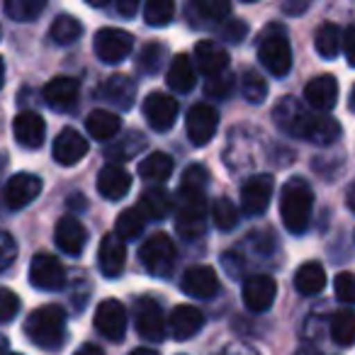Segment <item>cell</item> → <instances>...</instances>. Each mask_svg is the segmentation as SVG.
<instances>
[{
    "mask_svg": "<svg viewBox=\"0 0 355 355\" xmlns=\"http://www.w3.org/2000/svg\"><path fill=\"white\" fill-rule=\"evenodd\" d=\"M336 297L345 304H355V272H340L336 275Z\"/></svg>",
    "mask_w": 355,
    "mask_h": 355,
    "instance_id": "f6af8a7d",
    "label": "cell"
},
{
    "mask_svg": "<svg viewBox=\"0 0 355 355\" xmlns=\"http://www.w3.org/2000/svg\"><path fill=\"white\" fill-rule=\"evenodd\" d=\"M98 263L105 277H119L127 263V246L117 234H107L103 236L98 248Z\"/></svg>",
    "mask_w": 355,
    "mask_h": 355,
    "instance_id": "d6986e66",
    "label": "cell"
},
{
    "mask_svg": "<svg viewBox=\"0 0 355 355\" xmlns=\"http://www.w3.org/2000/svg\"><path fill=\"white\" fill-rule=\"evenodd\" d=\"M95 54L103 64H119L134 49V40L129 32L117 30V27H105L95 35Z\"/></svg>",
    "mask_w": 355,
    "mask_h": 355,
    "instance_id": "8992f818",
    "label": "cell"
},
{
    "mask_svg": "<svg viewBox=\"0 0 355 355\" xmlns=\"http://www.w3.org/2000/svg\"><path fill=\"white\" fill-rule=\"evenodd\" d=\"M88 153V141L80 132L66 127L54 141V161L61 166H76Z\"/></svg>",
    "mask_w": 355,
    "mask_h": 355,
    "instance_id": "603a6c76",
    "label": "cell"
},
{
    "mask_svg": "<svg viewBox=\"0 0 355 355\" xmlns=\"http://www.w3.org/2000/svg\"><path fill=\"white\" fill-rule=\"evenodd\" d=\"M243 3H253V0H243Z\"/></svg>",
    "mask_w": 355,
    "mask_h": 355,
    "instance_id": "94428289",
    "label": "cell"
},
{
    "mask_svg": "<svg viewBox=\"0 0 355 355\" xmlns=\"http://www.w3.org/2000/svg\"><path fill=\"white\" fill-rule=\"evenodd\" d=\"M80 32H83V27H80V22L76 20V17H71V15H59L54 22H51L49 37L56 42V44L66 46V44H73V42L80 37Z\"/></svg>",
    "mask_w": 355,
    "mask_h": 355,
    "instance_id": "8d00e7d4",
    "label": "cell"
},
{
    "mask_svg": "<svg viewBox=\"0 0 355 355\" xmlns=\"http://www.w3.org/2000/svg\"><path fill=\"white\" fill-rule=\"evenodd\" d=\"M234 90V78L229 73L222 76H214V78H207V85H205V93L209 98H219V100H227Z\"/></svg>",
    "mask_w": 355,
    "mask_h": 355,
    "instance_id": "ee69618b",
    "label": "cell"
},
{
    "mask_svg": "<svg viewBox=\"0 0 355 355\" xmlns=\"http://www.w3.org/2000/svg\"><path fill=\"white\" fill-rule=\"evenodd\" d=\"M42 193V180L32 173H17L6 183L3 190V200H6L8 209H22L37 200Z\"/></svg>",
    "mask_w": 355,
    "mask_h": 355,
    "instance_id": "4fadbf2b",
    "label": "cell"
},
{
    "mask_svg": "<svg viewBox=\"0 0 355 355\" xmlns=\"http://www.w3.org/2000/svg\"><path fill=\"white\" fill-rule=\"evenodd\" d=\"M8 348H10L8 338H6V336H0V355H8Z\"/></svg>",
    "mask_w": 355,
    "mask_h": 355,
    "instance_id": "11a10c76",
    "label": "cell"
},
{
    "mask_svg": "<svg viewBox=\"0 0 355 355\" xmlns=\"http://www.w3.org/2000/svg\"><path fill=\"white\" fill-rule=\"evenodd\" d=\"M241 297H243V304L251 311H256V314L268 311L277 297V282L270 275H251L243 282Z\"/></svg>",
    "mask_w": 355,
    "mask_h": 355,
    "instance_id": "9a60e30c",
    "label": "cell"
},
{
    "mask_svg": "<svg viewBox=\"0 0 355 355\" xmlns=\"http://www.w3.org/2000/svg\"><path fill=\"white\" fill-rule=\"evenodd\" d=\"M295 287L300 295L304 297H314L319 295L326 287V270L321 263L309 261L304 266H300V270L295 272Z\"/></svg>",
    "mask_w": 355,
    "mask_h": 355,
    "instance_id": "f1b7e54d",
    "label": "cell"
},
{
    "mask_svg": "<svg viewBox=\"0 0 355 355\" xmlns=\"http://www.w3.org/2000/svg\"><path fill=\"white\" fill-rule=\"evenodd\" d=\"M306 6H309V0H282V8H285V12H290V15L304 12Z\"/></svg>",
    "mask_w": 355,
    "mask_h": 355,
    "instance_id": "f907efd6",
    "label": "cell"
},
{
    "mask_svg": "<svg viewBox=\"0 0 355 355\" xmlns=\"http://www.w3.org/2000/svg\"><path fill=\"white\" fill-rule=\"evenodd\" d=\"M132 190V175L119 163H107L98 175V193L110 202H117Z\"/></svg>",
    "mask_w": 355,
    "mask_h": 355,
    "instance_id": "ffe728a7",
    "label": "cell"
},
{
    "mask_svg": "<svg viewBox=\"0 0 355 355\" xmlns=\"http://www.w3.org/2000/svg\"><path fill=\"white\" fill-rule=\"evenodd\" d=\"M139 258L151 275L166 277L173 270V263H175V243L171 241L168 234H153L151 239L144 241Z\"/></svg>",
    "mask_w": 355,
    "mask_h": 355,
    "instance_id": "5b68a950",
    "label": "cell"
},
{
    "mask_svg": "<svg viewBox=\"0 0 355 355\" xmlns=\"http://www.w3.org/2000/svg\"><path fill=\"white\" fill-rule=\"evenodd\" d=\"M144 139L139 137L137 132L127 134L124 139H119V141L110 144L107 146V158H112V161H127V158H132L134 153H139V148L144 146Z\"/></svg>",
    "mask_w": 355,
    "mask_h": 355,
    "instance_id": "60d3db41",
    "label": "cell"
},
{
    "mask_svg": "<svg viewBox=\"0 0 355 355\" xmlns=\"http://www.w3.org/2000/svg\"><path fill=\"white\" fill-rule=\"evenodd\" d=\"M54 241L59 246V251L69 253V256H80L85 243H88V232H85V227L78 219L69 214V217H61V222L56 224Z\"/></svg>",
    "mask_w": 355,
    "mask_h": 355,
    "instance_id": "44dd1931",
    "label": "cell"
},
{
    "mask_svg": "<svg viewBox=\"0 0 355 355\" xmlns=\"http://www.w3.org/2000/svg\"><path fill=\"white\" fill-rule=\"evenodd\" d=\"M30 282L37 290L56 292L66 285V268L51 253H37L30 263Z\"/></svg>",
    "mask_w": 355,
    "mask_h": 355,
    "instance_id": "52a82bcc",
    "label": "cell"
},
{
    "mask_svg": "<svg viewBox=\"0 0 355 355\" xmlns=\"http://www.w3.org/2000/svg\"><path fill=\"white\" fill-rule=\"evenodd\" d=\"M95 329L107 340H122L127 334V309L119 300H105L95 309Z\"/></svg>",
    "mask_w": 355,
    "mask_h": 355,
    "instance_id": "9c48e42d",
    "label": "cell"
},
{
    "mask_svg": "<svg viewBox=\"0 0 355 355\" xmlns=\"http://www.w3.org/2000/svg\"><path fill=\"white\" fill-rule=\"evenodd\" d=\"M304 100L316 112H329V110H334L336 103H338V80L329 73L316 76V78H311L309 83H306Z\"/></svg>",
    "mask_w": 355,
    "mask_h": 355,
    "instance_id": "e0dca14e",
    "label": "cell"
},
{
    "mask_svg": "<svg viewBox=\"0 0 355 355\" xmlns=\"http://www.w3.org/2000/svg\"><path fill=\"white\" fill-rule=\"evenodd\" d=\"M163 56H166V46L161 44H146L139 54V69L144 73H156L163 64Z\"/></svg>",
    "mask_w": 355,
    "mask_h": 355,
    "instance_id": "b9f144b4",
    "label": "cell"
},
{
    "mask_svg": "<svg viewBox=\"0 0 355 355\" xmlns=\"http://www.w3.org/2000/svg\"><path fill=\"white\" fill-rule=\"evenodd\" d=\"M205 326V314L193 304H178L171 311L168 319V331L175 340H188Z\"/></svg>",
    "mask_w": 355,
    "mask_h": 355,
    "instance_id": "ac0fdd59",
    "label": "cell"
},
{
    "mask_svg": "<svg viewBox=\"0 0 355 355\" xmlns=\"http://www.w3.org/2000/svg\"><path fill=\"white\" fill-rule=\"evenodd\" d=\"M15 256H17V246L12 241V236L6 232H0V270H6L15 261Z\"/></svg>",
    "mask_w": 355,
    "mask_h": 355,
    "instance_id": "bcb514c9",
    "label": "cell"
},
{
    "mask_svg": "<svg viewBox=\"0 0 355 355\" xmlns=\"http://www.w3.org/2000/svg\"><path fill=\"white\" fill-rule=\"evenodd\" d=\"M78 93H80V85L76 78H66V76H61V78H54L49 80V83L44 85V100L49 107L54 110H71L76 107V103H78Z\"/></svg>",
    "mask_w": 355,
    "mask_h": 355,
    "instance_id": "cb8c5ba5",
    "label": "cell"
},
{
    "mask_svg": "<svg viewBox=\"0 0 355 355\" xmlns=\"http://www.w3.org/2000/svg\"><path fill=\"white\" fill-rule=\"evenodd\" d=\"M195 56H198V69L202 71L207 78L227 73L229 54L224 51V46L217 44V42H212V40L200 42V44L195 46Z\"/></svg>",
    "mask_w": 355,
    "mask_h": 355,
    "instance_id": "d4e9b609",
    "label": "cell"
},
{
    "mask_svg": "<svg viewBox=\"0 0 355 355\" xmlns=\"http://www.w3.org/2000/svg\"><path fill=\"white\" fill-rule=\"evenodd\" d=\"M3 83H6V64L0 59V88H3Z\"/></svg>",
    "mask_w": 355,
    "mask_h": 355,
    "instance_id": "6f0895ef",
    "label": "cell"
},
{
    "mask_svg": "<svg viewBox=\"0 0 355 355\" xmlns=\"http://www.w3.org/2000/svg\"><path fill=\"white\" fill-rule=\"evenodd\" d=\"M175 17V0H146L144 20L151 27H166Z\"/></svg>",
    "mask_w": 355,
    "mask_h": 355,
    "instance_id": "e575fe53",
    "label": "cell"
},
{
    "mask_svg": "<svg viewBox=\"0 0 355 355\" xmlns=\"http://www.w3.org/2000/svg\"><path fill=\"white\" fill-rule=\"evenodd\" d=\"M185 295L195 297V300H209L219 292V277L217 270L209 266H193L185 270L183 280H180Z\"/></svg>",
    "mask_w": 355,
    "mask_h": 355,
    "instance_id": "2e32d148",
    "label": "cell"
},
{
    "mask_svg": "<svg viewBox=\"0 0 355 355\" xmlns=\"http://www.w3.org/2000/svg\"><path fill=\"white\" fill-rule=\"evenodd\" d=\"M20 311V297L8 287H0V324L12 321Z\"/></svg>",
    "mask_w": 355,
    "mask_h": 355,
    "instance_id": "7bdbcfd3",
    "label": "cell"
},
{
    "mask_svg": "<svg viewBox=\"0 0 355 355\" xmlns=\"http://www.w3.org/2000/svg\"><path fill=\"white\" fill-rule=\"evenodd\" d=\"M90 8H103V6H107V0H85Z\"/></svg>",
    "mask_w": 355,
    "mask_h": 355,
    "instance_id": "9f6ffc18",
    "label": "cell"
},
{
    "mask_svg": "<svg viewBox=\"0 0 355 355\" xmlns=\"http://www.w3.org/2000/svg\"><path fill=\"white\" fill-rule=\"evenodd\" d=\"M195 80H198V76H195L190 56L178 54L175 59L171 61V69H168V73H166L168 88L175 90V93H190V90L195 88Z\"/></svg>",
    "mask_w": 355,
    "mask_h": 355,
    "instance_id": "4316f807",
    "label": "cell"
},
{
    "mask_svg": "<svg viewBox=\"0 0 355 355\" xmlns=\"http://www.w3.org/2000/svg\"><path fill=\"white\" fill-rule=\"evenodd\" d=\"M314 46L319 51L321 59L331 61L338 56L340 46H343V35H340V27L334 25V22H324V25L316 30L314 37Z\"/></svg>",
    "mask_w": 355,
    "mask_h": 355,
    "instance_id": "1f68e13d",
    "label": "cell"
},
{
    "mask_svg": "<svg viewBox=\"0 0 355 355\" xmlns=\"http://www.w3.org/2000/svg\"><path fill=\"white\" fill-rule=\"evenodd\" d=\"M345 202H348V207L355 212V180H353V185L348 188V193H345Z\"/></svg>",
    "mask_w": 355,
    "mask_h": 355,
    "instance_id": "f5cc1de1",
    "label": "cell"
},
{
    "mask_svg": "<svg viewBox=\"0 0 355 355\" xmlns=\"http://www.w3.org/2000/svg\"><path fill=\"white\" fill-rule=\"evenodd\" d=\"M12 355H22V353H12Z\"/></svg>",
    "mask_w": 355,
    "mask_h": 355,
    "instance_id": "6125c7cd",
    "label": "cell"
},
{
    "mask_svg": "<svg viewBox=\"0 0 355 355\" xmlns=\"http://www.w3.org/2000/svg\"><path fill=\"white\" fill-rule=\"evenodd\" d=\"M100 98L107 100L110 105H114V107L119 110H129L134 105V93H137V88H134V80L127 78V76H110L107 80H105L103 85H100Z\"/></svg>",
    "mask_w": 355,
    "mask_h": 355,
    "instance_id": "484cf974",
    "label": "cell"
},
{
    "mask_svg": "<svg viewBox=\"0 0 355 355\" xmlns=\"http://www.w3.org/2000/svg\"><path fill=\"white\" fill-rule=\"evenodd\" d=\"M190 8L205 22H222L232 10V3L229 0H190Z\"/></svg>",
    "mask_w": 355,
    "mask_h": 355,
    "instance_id": "74e56055",
    "label": "cell"
},
{
    "mask_svg": "<svg viewBox=\"0 0 355 355\" xmlns=\"http://www.w3.org/2000/svg\"><path fill=\"white\" fill-rule=\"evenodd\" d=\"M241 93H243V98L248 100V103H253V105H261L263 100L268 98V83H266V78H263L258 71H243V76H241Z\"/></svg>",
    "mask_w": 355,
    "mask_h": 355,
    "instance_id": "f35d334b",
    "label": "cell"
},
{
    "mask_svg": "<svg viewBox=\"0 0 355 355\" xmlns=\"http://www.w3.org/2000/svg\"><path fill=\"white\" fill-rule=\"evenodd\" d=\"M12 132H15V141L25 148H40L46 137V124L37 112H20L12 122Z\"/></svg>",
    "mask_w": 355,
    "mask_h": 355,
    "instance_id": "7402d4cb",
    "label": "cell"
},
{
    "mask_svg": "<svg viewBox=\"0 0 355 355\" xmlns=\"http://www.w3.org/2000/svg\"><path fill=\"white\" fill-rule=\"evenodd\" d=\"M258 56H261V64L270 71L275 78H285L292 69V49L290 42L282 35H272L266 37L261 42V49H258Z\"/></svg>",
    "mask_w": 355,
    "mask_h": 355,
    "instance_id": "30bf717a",
    "label": "cell"
},
{
    "mask_svg": "<svg viewBox=\"0 0 355 355\" xmlns=\"http://www.w3.org/2000/svg\"><path fill=\"white\" fill-rule=\"evenodd\" d=\"M85 129L98 141H110L122 129V119H119V114L110 112V110H93L88 114V119H85Z\"/></svg>",
    "mask_w": 355,
    "mask_h": 355,
    "instance_id": "83f0119b",
    "label": "cell"
},
{
    "mask_svg": "<svg viewBox=\"0 0 355 355\" xmlns=\"http://www.w3.org/2000/svg\"><path fill=\"white\" fill-rule=\"evenodd\" d=\"M219 127V114L214 107L209 105H195L190 107L188 117H185V132H188V139L195 144V146H205L214 139Z\"/></svg>",
    "mask_w": 355,
    "mask_h": 355,
    "instance_id": "ba28073f",
    "label": "cell"
},
{
    "mask_svg": "<svg viewBox=\"0 0 355 355\" xmlns=\"http://www.w3.org/2000/svg\"><path fill=\"white\" fill-rule=\"evenodd\" d=\"M246 32H248V27L243 25V22L232 20V22H227V27H224L222 35H224V40H227V42H232V44H239V42H243Z\"/></svg>",
    "mask_w": 355,
    "mask_h": 355,
    "instance_id": "7dc6e473",
    "label": "cell"
},
{
    "mask_svg": "<svg viewBox=\"0 0 355 355\" xmlns=\"http://www.w3.org/2000/svg\"><path fill=\"white\" fill-rule=\"evenodd\" d=\"M129 355H158L156 350H151V348H137V350H132Z\"/></svg>",
    "mask_w": 355,
    "mask_h": 355,
    "instance_id": "db71d44e",
    "label": "cell"
},
{
    "mask_svg": "<svg viewBox=\"0 0 355 355\" xmlns=\"http://www.w3.org/2000/svg\"><path fill=\"white\" fill-rule=\"evenodd\" d=\"M212 219H214V224H217V229H222V232H232V229L239 224L236 205H234L229 198L214 200V205H212Z\"/></svg>",
    "mask_w": 355,
    "mask_h": 355,
    "instance_id": "ab89813d",
    "label": "cell"
},
{
    "mask_svg": "<svg viewBox=\"0 0 355 355\" xmlns=\"http://www.w3.org/2000/svg\"><path fill=\"white\" fill-rule=\"evenodd\" d=\"M134 319H137V331L141 338L158 343L166 336V319H163V311L158 306L156 300L151 297H141L137 300V311H134Z\"/></svg>",
    "mask_w": 355,
    "mask_h": 355,
    "instance_id": "8fae6325",
    "label": "cell"
},
{
    "mask_svg": "<svg viewBox=\"0 0 355 355\" xmlns=\"http://www.w3.org/2000/svg\"><path fill=\"white\" fill-rule=\"evenodd\" d=\"M272 175L261 173V175H253L246 185L241 188V209L248 217H261L268 209L272 200Z\"/></svg>",
    "mask_w": 355,
    "mask_h": 355,
    "instance_id": "7c38bea8",
    "label": "cell"
},
{
    "mask_svg": "<svg viewBox=\"0 0 355 355\" xmlns=\"http://www.w3.org/2000/svg\"><path fill=\"white\" fill-rule=\"evenodd\" d=\"M311 207H314V193L309 183L302 178H290L282 185L280 193V217L290 234H304L311 222Z\"/></svg>",
    "mask_w": 355,
    "mask_h": 355,
    "instance_id": "3957f363",
    "label": "cell"
},
{
    "mask_svg": "<svg viewBox=\"0 0 355 355\" xmlns=\"http://www.w3.org/2000/svg\"><path fill=\"white\" fill-rule=\"evenodd\" d=\"M25 334L37 348L59 350L66 340V311L59 304H44L25 321Z\"/></svg>",
    "mask_w": 355,
    "mask_h": 355,
    "instance_id": "277c9868",
    "label": "cell"
},
{
    "mask_svg": "<svg viewBox=\"0 0 355 355\" xmlns=\"http://www.w3.org/2000/svg\"><path fill=\"white\" fill-rule=\"evenodd\" d=\"M6 166H8V158L0 153V173H3V168H6Z\"/></svg>",
    "mask_w": 355,
    "mask_h": 355,
    "instance_id": "680465c9",
    "label": "cell"
},
{
    "mask_svg": "<svg viewBox=\"0 0 355 355\" xmlns=\"http://www.w3.org/2000/svg\"><path fill=\"white\" fill-rule=\"evenodd\" d=\"M144 117L156 132H168L178 119V100L163 93H151L144 100Z\"/></svg>",
    "mask_w": 355,
    "mask_h": 355,
    "instance_id": "5bb4252c",
    "label": "cell"
},
{
    "mask_svg": "<svg viewBox=\"0 0 355 355\" xmlns=\"http://www.w3.org/2000/svg\"><path fill=\"white\" fill-rule=\"evenodd\" d=\"M137 207L141 209V214L146 217V222H148V219H151V222H158V219L168 217V212L173 209V202H171V195H168V190L148 188L146 193L141 195V200H139Z\"/></svg>",
    "mask_w": 355,
    "mask_h": 355,
    "instance_id": "f546056e",
    "label": "cell"
},
{
    "mask_svg": "<svg viewBox=\"0 0 355 355\" xmlns=\"http://www.w3.org/2000/svg\"><path fill=\"white\" fill-rule=\"evenodd\" d=\"M46 0H6V12L15 22H32L42 15Z\"/></svg>",
    "mask_w": 355,
    "mask_h": 355,
    "instance_id": "d590c367",
    "label": "cell"
},
{
    "mask_svg": "<svg viewBox=\"0 0 355 355\" xmlns=\"http://www.w3.org/2000/svg\"><path fill=\"white\" fill-rule=\"evenodd\" d=\"M331 338L338 343L340 348H350L355 343V311L353 309H340L331 316Z\"/></svg>",
    "mask_w": 355,
    "mask_h": 355,
    "instance_id": "d6a6232c",
    "label": "cell"
},
{
    "mask_svg": "<svg viewBox=\"0 0 355 355\" xmlns=\"http://www.w3.org/2000/svg\"><path fill=\"white\" fill-rule=\"evenodd\" d=\"M343 51H345V59L348 64L355 69V25H350L343 35Z\"/></svg>",
    "mask_w": 355,
    "mask_h": 355,
    "instance_id": "c3c4849f",
    "label": "cell"
},
{
    "mask_svg": "<svg viewBox=\"0 0 355 355\" xmlns=\"http://www.w3.org/2000/svg\"><path fill=\"white\" fill-rule=\"evenodd\" d=\"M275 122L282 132L311 141L316 146H329L340 137V124L334 117L304 107L295 98L280 100V105L275 107Z\"/></svg>",
    "mask_w": 355,
    "mask_h": 355,
    "instance_id": "6da1fadb",
    "label": "cell"
},
{
    "mask_svg": "<svg viewBox=\"0 0 355 355\" xmlns=\"http://www.w3.org/2000/svg\"><path fill=\"white\" fill-rule=\"evenodd\" d=\"M350 105L355 107V88H353V95H350Z\"/></svg>",
    "mask_w": 355,
    "mask_h": 355,
    "instance_id": "91938a15",
    "label": "cell"
},
{
    "mask_svg": "<svg viewBox=\"0 0 355 355\" xmlns=\"http://www.w3.org/2000/svg\"><path fill=\"white\" fill-rule=\"evenodd\" d=\"M76 355H105V353H103V348H98L95 343H85L76 350Z\"/></svg>",
    "mask_w": 355,
    "mask_h": 355,
    "instance_id": "816d5d0a",
    "label": "cell"
},
{
    "mask_svg": "<svg viewBox=\"0 0 355 355\" xmlns=\"http://www.w3.org/2000/svg\"><path fill=\"white\" fill-rule=\"evenodd\" d=\"M139 3H141V0H114V6H117V12L122 17H134V15H137Z\"/></svg>",
    "mask_w": 355,
    "mask_h": 355,
    "instance_id": "681fc988",
    "label": "cell"
},
{
    "mask_svg": "<svg viewBox=\"0 0 355 355\" xmlns=\"http://www.w3.org/2000/svg\"><path fill=\"white\" fill-rule=\"evenodd\" d=\"M139 175L146 183H166L168 178L173 175V158L168 153H148L141 163H139Z\"/></svg>",
    "mask_w": 355,
    "mask_h": 355,
    "instance_id": "4dcf8cb0",
    "label": "cell"
},
{
    "mask_svg": "<svg viewBox=\"0 0 355 355\" xmlns=\"http://www.w3.org/2000/svg\"><path fill=\"white\" fill-rule=\"evenodd\" d=\"M144 227H146V217L141 214L139 207H127L114 222V234H117L122 241H134V239L141 236Z\"/></svg>",
    "mask_w": 355,
    "mask_h": 355,
    "instance_id": "836d02e7",
    "label": "cell"
},
{
    "mask_svg": "<svg viewBox=\"0 0 355 355\" xmlns=\"http://www.w3.org/2000/svg\"><path fill=\"white\" fill-rule=\"evenodd\" d=\"M209 185V173L205 166L193 163L185 168L180 193H178V214L175 227L178 234L188 241H195L205 234V222H207V200L205 190Z\"/></svg>",
    "mask_w": 355,
    "mask_h": 355,
    "instance_id": "7a4b0ae2",
    "label": "cell"
}]
</instances>
